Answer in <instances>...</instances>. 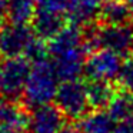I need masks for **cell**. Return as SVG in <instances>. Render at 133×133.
Here are the masks:
<instances>
[{"label": "cell", "mask_w": 133, "mask_h": 133, "mask_svg": "<svg viewBox=\"0 0 133 133\" xmlns=\"http://www.w3.org/2000/svg\"><path fill=\"white\" fill-rule=\"evenodd\" d=\"M84 43L89 52L96 49H106L126 57L132 55L133 49V23L127 24H97L83 27Z\"/></svg>", "instance_id": "cell-1"}, {"label": "cell", "mask_w": 133, "mask_h": 133, "mask_svg": "<svg viewBox=\"0 0 133 133\" xmlns=\"http://www.w3.org/2000/svg\"><path fill=\"white\" fill-rule=\"evenodd\" d=\"M117 82L123 92L133 96V59H129V60L123 62V66H122Z\"/></svg>", "instance_id": "cell-17"}, {"label": "cell", "mask_w": 133, "mask_h": 133, "mask_svg": "<svg viewBox=\"0 0 133 133\" xmlns=\"http://www.w3.org/2000/svg\"><path fill=\"white\" fill-rule=\"evenodd\" d=\"M126 3H127V6H129V9H130V13H132V19H133V0H126Z\"/></svg>", "instance_id": "cell-23"}, {"label": "cell", "mask_w": 133, "mask_h": 133, "mask_svg": "<svg viewBox=\"0 0 133 133\" xmlns=\"http://www.w3.org/2000/svg\"><path fill=\"white\" fill-rule=\"evenodd\" d=\"M59 84L60 80L49 59L32 63V72L20 99L23 106L27 110H33L43 104L53 103Z\"/></svg>", "instance_id": "cell-2"}, {"label": "cell", "mask_w": 133, "mask_h": 133, "mask_svg": "<svg viewBox=\"0 0 133 133\" xmlns=\"http://www.w3.org/2000/svg\"><path fill=\"white\" fill-rule=\"evenodd\" d=\"M117 123L107 110H90L79 120L77 127L83 133H116Z\"/></svg>", "instance_id": "cell-11"}, {"label": "cell", "mask_w": 133, "mask_h": 133, "mask_svg": "<svg viewBox=\"0 0 133 133\" xmlns=\"http://www.w3.org/2000/svg\"><path fill=\"white\" fill-rule=\"evenodd\" d=\"M36 13V0H6V19L13 23L30 24Z\"/></svg>", "instance_id": "cell-15"}, {"label": "cell", "mask_w": 133, "mask_h": 133, "mask_svg": "<svg viewBox=\"0 0 133 133\" xmlns=\"http://www.w3.org/2000/svg\"><path fill=\"white\" fill-rule=\"evenodd\" d=\"M0 102H2V99H0Z\"/></svg>", "instance_id": "cell-27"}, {"label": "cell", "mask_w": 133, "mask_h": 133, "mask_svg": "<svg viewBox=\"0 0 133 133\" xmlns=\"http://www.w3.org/2000/svg\"><path fill=\"white\" fill-rule=\"evenodd\" d=\"M53 103L60 109L66 119L80 120L87 112H90L86 83L79 79L60 82Z\"/></svg>", "instance_id": "cell-4"}, {"label": "cell", "mask_w": 133, "mask_h": 133, "mask_svg": "<svg viewBox=\"0 0 133 133\" xmlns=\"http://www.w3.org/2000/svg\"><path fill=\"white\" fill-rule=\"evenodd\" d=\"M60 133H83L79 127H73V126H64L62 129Z\"/></svg>", "instance_id": "cell-21"}, {"label": "cell", "mask_w": 133, "mask_h": 133, "mask_svg": "<svg viewBox=\"0 0 133 133\" xmlns=\"http://www.w3.org/2000/svg\"><path fill=\"white\" fill-rule=\"evenodd\" d=\"M132 106H133V96H130L129 93L122 90L120 93H116V96L113 97V100L110 102L106 110L110 113V116L116 122H122L132 116Z\"/></svg>", "instance_id": "cell-16"}, {"label": "cell", "mask_w": 133, "mask_h": 133, "mask_svg": "<svg viewBox=\"0 0 133 133\" xmlns=\"http://www.w3.org/2000/svg\"><path fill=\"white\" fill-rule=\"evenodd\" d=\"M30 72H32V62L26 56L4 59L2 62L0 96L6 100H20L29 80Z\"/></svg>", "instance_id": "cell-3"}, {"label": "cell", "mask_w": 133, "mask_h": 133, "mask_svg": "<svg viewBox=\"0 0 133 133\" xmlns=\"http://www.w3.org/2000/svg\"><path fill=\"white\" fill-rule=\"evenodd\" d=\"M116 133H133V117L119 122L117 127H116Z\"/></svg>", "instance_id": "cell-19"}, {"label": "cell", "mask_w": 133, "mask_h": 133, "mask_svg": "<svg viewBox=\"0 0 133 133\" xmlns=\"http://www.w3.org/2000/svg\"><path fill=\"white\" fill-rule=\"evenodd\" d=\"M66 117L55 103H47L30 110L27 133H60Z\"/></svg>", "instance_id": "cell-7"}, {"label": "cell", "mask_w": 133, "mask_h": 133, "mask_svg": "<svg viewBox=\"0 0 133 133\" xmlns=\"http://www.w3.org/2000/svg\"><path fill=\"white\" fill-rule=\"evenodd\" d=\"M106 0H70L67 22L79 27H86L99 20L102 7Z\"/></svg>", "instance_id": "cell-9"}, {"label": "cell", "mask_w": 133, "mask_h": 133, "mask_svg": "<svg viewBox=\"0 0 133 133\" xmlns=\"http://www.w3.org/2000/svg\"><path fill=\"white\" fill-rule=\"evenodd\" d=\"M67 16L64 13L37 10L32 19V27L36 36L44 42H50L60 30L67 26Z\"/></svg>", "instance_id": "cell-10"}, {"label": "cell", "mask_w": 133, "mask_h": 133, "mask_svg": "<svg viewBox=\"0 0 133 133\" xmlns=\"http://www.w3.org/2000/svg\"><path fill=\"white\" fill-rule=\"evenodd\" d=\"M36 39L37 36L32 24L13 23L7 20L0 24V56L3 59L24 56Z\"/></svg>", "instance_id": "cell-5"}, {"label": "cell", "mask_w": 133, "mask_h": 133, "mask_svg": "<svg viewBox=\"0 0 133 133\" xmlns=\"http://www.w3.org/2000/svg\"><path fill=\"white\" fill-rule=\"evenodd\" d=\"M6 17V0H0V19Z\"/></svg>", "instance_id": "cell-22"}, {"label": "cell", "mask_w": 133, "mask_h": 133, "mask_svg": "<svg viewBox=\"0 0 133 133\" xmlns=\"http://www.w3.org/2000/svg\"><path fill=\"white\" fill-rule=\"evenodd\" d=\"M29 113L24 106H20L13 100L0 102V124H9L27 130Z\"/></svg>", "instance_id": "cell-14"}, {"label": "cell", "mask_w": 133, "mask_h": 133, "mask_svg": "<svg viewBox=\"0 0 133 133\" xmlns=\"http://www.w3.org/2000/svg\"><path fill=\"white\" fill-rule=\"evenodd\" d=\"M130 117H133V106H132V116H130Z\"/></svg>", "instance_id": "cell-25"}, {"label": "cell", "mask_w": 133, "mask_h": 133, "mask_svg": "<svg viewBox=\"0 0 133 133\" xmlns=\"http://www.w3.org/2000/svg\"><path fill=\"white\" fill-rule=\"evenodd\" d=\"M70 0H36V9L46 10V12L67 13Z\"/></svg>", "instance_id": "cell-18"}, {"label": "cell", "mask_w": 133, "mask_h": 133, "mask_svg": "<svg viewBox=\"0 0 133 133\" xmlns=\"http://www.w3.org/2000/svg\"><path fill=\"white\" fill-rule=\"evenodd\" d=\"M123 57L106 49H96L87 55L83 76L87 80H117L123 66Z\"/></svg>", "instance_id": "cell-6"}, {"label": "cell", "mask_w": 133, "mask_h": 133, "mask_svg": "<svg viewBox=\"0 0 133 133\" xmlns=\"http://www.w3.org/2000/svg\"><path fill=\"white\" fill-rule=\"evenodd\" d=\"M99 22L103 24L133 23L132 13H130L126 0H106L102 7Z\"/></svg>", "instance_id": "cell-13"}, {"label": "cell", "mask_w": 133, "mask_h": 133, "mask_svg": "<svg viewBox=\"0 0 133 133\" xmlns=\"http://www.w3.org/2000/svg\"><path fill=\"white\" fill-rule=\"evenodd\" d=\"M86 89L92 110L107 109V106L117 93L113 82L109 80H87Z\"/></svg>", "instance_id": "cell-12"}, {"label": "cell", "mask_w": 133, "mask_h": 133, "mask_svg": "<svg viewBox=\"0 0 133 133\" xmlns=\"http://www.w3.org/2000/svg\"><path fill=\"white\" fill-rule=\"evenodd\" d=\"M89 53L90 52L86 46H82L79 49L52 56L50 62H52L59 80L67 82L80 79L84 73V63H86Z\"/></svg>", "instance_id": "cell-8"}, {"label": "cell", "mask_w": 133, "mask_h": 133, "mask_svg": "<svg viewBox=\"0 0 133 133\" xmlns=\"http://www.w3.org/2000/svg\"><path fill=\"white\" fill-rule=\"evenodd\" d=\"M0 133H27V130L9 124H0Z\"/></svg>", "instance_id": "cell-20"}, {"label": "cell", "mask_w": 133, "mask_h": 133, "mask_svg": "<svg viewBox=\"0 0 133 133\" xmlns=\"http://www.w3.org/2000/svg\"><path fill=\"white\" fill-rule=\"evenodd\" d=\"M0 76H2V62H0Z\"/></svg>", "instance_id": "cell-24"}, {"label": "cell", "mask_w": 133, "mask_h": 133, "mask_svg": "<svg viewBox=\"0 0 133 133\" xmlns=\"http://www.w3.org/2000/svg\"><path fill=\"white\" fill-rule=\"evenodd\" d=\"M132 56H133V49H132Z\"/></svg>", "instance_id": "cell-26"}]
</instances>
